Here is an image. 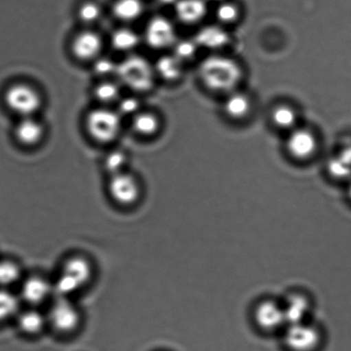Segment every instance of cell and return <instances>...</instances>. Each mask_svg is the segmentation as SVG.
I'll return each instance as SVG.
<instances>
[{
	"label": "cell",
	"instance_id": "1",
	"mask_svg": "<svg viewBox=\"0 0 351 351\" xmlns=\"http://www.w3.org/2000/svg\"><path fill=\"white\" fill-rule=\"evenodd\" d=\"M94 276L91 261L82 254L67 258L53 280L54 298H71L84 291Z\"/></svg>",
	"mask_w": 351,
	"mask_h": 351
},
{
	"label": "cell",
	"instance_id": "2",
	"mask_svg": "<svg viewBox=\"0 0 351 351\" xmlns=\"http://www.w3.org/2000/svg\"><path fill=\"white\" fill-rule=\"evenodd\" d=\"M199 71L203 84L210 90L218 93L231 91L242 77L239 64L223 55L206 58L199 65Z\"/></svg>",
	"mask_w": 351,
	"mask_h": 351
},
{
	"label": "cell",
	"instance_id": "3",
	"mask_svg": "<svg viewBox=\"0 0 351 351\" xmlns=\"http://www.w3.org/2000/svg\"><path fill=\"white\" fill-rule=\"evenodd\" d=\"M48 326L60 335H71L82 324V315L71 298H54L47 312Z\"/></svg>",
	"mask_w": 351,
	"mask_h": 351
},
{
	"label": "cell",
	"instance_id": "4",
	"mask_svg": "<svg viewBox=\"0 0 351 351\" xmlns=\"http://www.w3.org/2000/svg\"><path fill=\"white\" fill-rule=\"evenodd\" d=\"M117 77L124 85L137 92L150 90L154 84V71L146 58L130 56L118 64Z\"/></svg>",
	"mask_w": 351,
	"mask_h": 351
},
{
	"label": "cell",
	"instance_id": "5",
	"mask_svg": "<svg viewBox=\"0 0 351 351\" xmlns=\"http://www.w3.org/2000/svg\"><path fill=\"white\" fill-rule=\"evenodd\" d=\"M88 132L98 142H112L122 129V119L118 113L111 110L100 108L89 112L86 119Z\"/></svg>",
	"mask_w": 351,
	"mask_h": 351
},
{
	"label": "cell",
	"instance_id": "6",
	"mask_svg": "<svg viewBox=\"0 0 351 351\" xmlns=\"http://www.w3.org/2000/svg\"><path fill=\"white\" fill-rule=\"evenodd\" d=\"M284 341L291 351H315L321 342V332L308 322L288 325L284 329Z\"/></svg>",
	"mask_w": 351,
	"mask_h": 351
},
{
	"label": "cell",
	"instance_id": "7",
	"mask_svg": "<svg viewBox=\"0 0 351 351\" xmlns=\"http://www.w3.org/2000/svg\"><path fill=\"white\" fill-rule=\"evenodd\" d=\"M110 199L117 206L131 208L139 202L141 186L134 176L124 173L111 176L108 185Z\"/></svg>",
	"mask_w": 351,
	"mask_h": 351
},
{
	"label": "cell",
	"instance_id": "8",
	"mask_svg": "<svg viewBox=\"0 0 351 351\" xmlns=\"http://www.w3.org/2000/svg\"><path fill=\"white\" fill-rule=\"evenodd\" d=\"M19 287L17 294L23 304L27 307L40 308V306L51 302L54 298L53 280L41 275L24 278Z\"/></svg>",
	"mask_w": 351,
	"mask_h": 351
},
{
	"label": "cell",
	"instance_id": "9",
	"mask_svg": "<svg viewBox=\"0 0 351 351\" xmlns=\"http://www.w3.org/2000/svg\"><path fill=\"white\" fill-rule=\"evenodd\" d=\"M5 102L13 112L26 118L36 112L41 105L38 92L25 84H16L10 87L5 94Z\"/></svg>",
	"mask_w": 351,
	"mask_h": 351
},
{
	"label": "cell",
	"instance_id": "10",
	"mask_svg": "<svg viewBox=\"0 0 351 351\" xmlns=\"http://www.w3.org/2000/svg\"><path fill=\"white\" fill-rule=\"evenodd\" d=\"M253 319L258 328L264 332H276L287 326L283 304L271 299H266L256 305Z\"/></svg>",
	"mask_w": 351,
	"mask_h": 351
},
{
	"label": "cell",
	"instance_id": "11",
	"mask_svg": "<svg viewBox=\"0 0 351 351\" xmlns=\"http://www.w3.org/2000/svg\"><path fill=\"white\" fill-rule=\"evenodd\" d=\"M146 43L154 49H163L175 43L177 36L173 24L163 16H156L148 23Z\"/></svg>",
	"mask_w": 351,
	"mask_h": 351
},
{
	"label": "cell",
	"instance_id": "12",
	"mask_svg": "<svg viewBox=\"0 0 351 351\" xmlns=\"http://www.w3.org/2000/svg\"><path fill=\"white\" fill-rule=\"evenodd\" d=\"M15 321L19 331L29 337L40 335L48 326L46 312L41 311L40 308L21 309Z\"/></svg>",
	"mask_w": 351,
	"mask_h": 351
},
{
	"label": "cell",
	"instance_id": "13",
	"mask_svg": "<svg viewBox=\"0 0 351 351\" xmlns=\"http://www.w3.org/2000/svg\"><path fill=\"white\" fill-rule=\"evenodd\" d=\"M286 147L288 154L297 160H307L317 149L314 134L308 130H297L288 137Z\"/></svg>",
	"mask_w": 351,
	"mask_h": 351
},
{
	"label": "cell",
	"instance_id": "14",
	"mask_svg": "<svg viewBox=\"0 0 351 351\" xmlns=\"http://www.w3.org/2000/svg\"><path fill=\"white\" fill-rule=\"evenodd\" d=\"M287 326L308 322L312 304L307 295L295 292L286 298L283 304Z\"/></svg>",
	"mask_w": 351,
	"mask_h": 351
},
{
	"label": "cell",
	"instance_id": "15",
	"mask_svg": "<svg viewBox=\"0 0 351 351\" xmlns=\"http://www.w3.org/2000/svg\"><path fill=\"white\" fill-rule=\"evenodd\" d=\"M102 47V41L98 34L84 31L76 36L72 43V51L80 60H89L98 56Z\"/></svg>",
	"mask_w": 351,
	"mask_h": 351
},
{
	"label": "cell",
	"instance_id": "16",
	"mask_svg": "<svg viewBox=\"0 0 351 351\" xmlns=\"http://www.w3.org/2000/svg\"><path fill=\"white\" fill-rule=\"evenodd\" d=\"M195 43L207 49H219L229 43V36L226 30L218 26H206L196 34Z\"/></svg>",
	"mask_w": 351,
	"mask_h": 351
},
{
	"label": "cell",
	"instance_id": "17",
	"mask_svg": "<svg viewBox=\"0 0 351 351\" xmlns=\"http://www.w3.org/2000/svg\"><path fill=\"white\" fill-rule=\"evenodd\" d=\"M204 0H178L175 3V13L181 22L192 24L199 22L205 16Z\"/></svg>",
	"mask_w": 351,
	"mask_h": 351
},
{
	"label": "cell",
	"instance_id": "18",
	"mask_svg": "<svg viewBox=\"0 0 351 351\" xmlns=\"http://www.w3.org/2000/svg\"><path fill=\"white\" fill-rule=\"evenodd\" d=\"M44 130L43 125L36 120L27 117L19 123L16 129L17 140L23 145H36L43 138Z\"/></svg>",
	"mask_w": 351,
	"mask_h": 351
},
{
	"label": "cell",
	"instance_id": "19",
	"mask_svg": "<svg viewBox=\"0 0 351 351\" xmlns=\"http://www.w3.org/2000/svg\"><path fill=\"white\" fill-rule=\"evenodd\" d=\"M22 304L19 294L9 289L0 288V323L15 319Z\"/></svg>",
	"mask_w": 351,
	"mask_h": 351
},
{
	"label": "cell",
	"instance_id": "20",
	"mask_svg": "<svg viewBox=\"0 0 351 351\" xmlns=\"http://www.w3.org/2000/svg\"><path fill=\"white\" fill-rule=\"evenodd\" d=\"M22 267L16 261L10 259L0 260V288L12 290L19 287L23 281Z\"/></svg>",
	"mask_w": 351,
	"mask_h": 351
},
{
	"label": "cell",
	"instance_id": "21",
	"mask_svg": "<svg viewBox=\"0 0 351 351\" xmlns=\"http://www.w3.org/2000/svg\"><path fill=\"white\" fill-rule=\"evenodd\" d=\"M251 102L245 95L235 93L230 95L225 102V112L229 118L240 119L249 114Z\"/></svg>",
	"mask_w": 351,
	"mask_h": 351
},
{
	"label": "cell",
	"instance_id": "22",
	"mask_svg": "<svg viewBox=\"0 0 351 351\" xmlns=\"http://www.w3.org/2000/svg\"><path fill=\"white\" fill-rule=\"evenodd\" d=\"M113 10L117 19L131 22L142 15L144 5L141 0H117Z\"/></svg>",
	"mask_w": 351,
	"mask_h": 351
},
{
	"label": "cell",
	"instance_id": "23",
	"mask_svg": "<svg viewBox=\"0 0 351 351\" xmlns=\"http://www.w3.org/2000/svg\"><path fill=\"white\" fill-rule=\"evenodd\" d=\"M156 70L158 75L165 80H178L183 71L182 61L174 55H167L158 60Z\"/></svg>",
	"mask_w": 351,
	"mask_h": 351
},
{
	"label": "cell",
	"instance_id": "24",
	"mask_svg": "<svg viewBox=\"0 0 351 351\" xmlns=\"http://www.w3.org/2000/svg\"><path fill=\"white\" fill-rule=\"evenodd\" d=\"M139 43V37L132 29H120L116 30L112 36V45L116 50L130 51Z\"/></svg>",
	"mask_w": 351,
	"mask_h": 351
},
{
	"label": "cell",
	"instance_id": "25",
	"mask_svg": "<svg viewBox=\"0 0 351 351\" xmlns=\"http://www.w3.org/2000/svg\"><path fill=\"white\" fill-rule=\"evenodd\" d=\"M133 125L135 132L142 136H152L159 128V122L151 113H139L134 117Z\"/></svg>",
	"mask_w": 351,
	"mask_h": 351
},
{
	"label": "cell",
	"instance_id": "26",
	"mask_svg": "<svg viewBox=\"0 0 351 351\" xmlns=\"http://www.w3.org/2000/svg\"><path fill=\"white\" fill-rule=\"evenodd\" d=\"M274 125L281 129L291 128L297 122V113L288 106H280L275 108L271 114Z\"/></svg>",
	"mask_w": 351,
	"mask_h": 351
},
{
	"label": "cell",
	"instance_id": "27",
	"mask_svg": "<svg viewBox=\"0 0 351 351\" xmlns=\"http://www.w3.org/2000/svg\"><path fill=\"white\" fill-rule=\"evenodd\" d=\"M120 95L119 86L113 82H104L95 89L96 99L102 103H112L119 99Z\"/></svg>",
	"mask_w": 351,
	"mask_h": 351
},
{
	"label": "cell",
	"instance_id": "28",
	"mask_svg": "<svg viewBox=\"0 0 351 351\" xmlns=\"http://www.w3.org/2000/svg\"><path fill=\"white\" fill-rule=\"evenodd\" d=\"M126 163V156L120 151H115L109 154L105 160V168L110 175L113 176L124 173V167Z\"/></svg>",
	"mask_w": 351,
	"mask_h": 351
},
{
	"label": "cell",
	"instance_id": "29",
	"mask_svg": "<svg viewBox=\"0 0 351 351\" xmlns=\"http://www.w3.org/2000/svg\"><path fill=\"white\" fill-rule=\"evenodd\" d=\"M198 47L194 40H179L175 43L174 55L182 62L190 60L195 56Z\"/></svg>",
	"mask_w": 351,
	"mask_h": 351
},
{
	"label": "cell",
	"instance_id": "30",
	"mask_svg": "<svg viewBox=\"0 0 351 351\" xmlns=\"http://www.w3.org/2000/svg\"><path fill=\"white\" fill-rule=\"evenodd\" d=\"M102 15V10L94 2L84 3L78 10L79 19L85 23L96 22Z\"/></svg>",
	"mask_w": 351,
	"mask_h": 351
},
{
	"label": "cell",
	"instance_id": "31",
	"mask_svg": "<svg viewBox=\"0 0 351 351\" xmlns=\"http://www.w3.org/2000/svg\"><path fill=\"white\" fill-rule=\"evenodd\" d=\"M216 19L223 23L235 22L239 16L238 9L233 3H223L218 7L216 12Z\"/></svg>",
	"mask_w": 351,
	"mask_h": 351
},
{
	"label": "cell",
	"instance_id": "32",
	"mask_svg": "<svg viewBox=\"0 0 351 351\" xmlns=\"http://www.w3.org/2000/svg\"><path fill=\"white\" fill-rule=\"evenodd\" d=\"M328 171L333 177L338 178H346L351 173V165L339 156L330 161Z\"/></svg>",
	"mask_w": 351,
	"mask_h": 351
},
{
	"label": "cell",
	"instance_id": "33",
	"mask_svg": "<svg viewBox=\"0 0 351 351\" xmlns=\"http://www.w3.org/2000/svg\"><path fill=\"white\" fill-rule=\"evenodd\" d=\"M117 66L115 62L108 58H102L95 61L94 64V71L96 75L100 77H105L113 73H116Z\"/></svg>",
	"mask_w": 351,
	"mask_h": 351
},
{
	"label": "cell",
	"instance_id": "34",
	"mask_svg": "<svg viewBox=\"0 0 351 351\" xmlns=\"http://www.w3.org/2000/svg\"><path fill=\"white\" fill-rule=\"evenodd\" d=\"M140 103L136 98L128 97L123 99L120 102L119 109L124 115L134 114L139 111Z\"/></svg>",
	"mask_w": 351,
	"mask_h": 351
},
{
	"label": "cell",
	"instance_id": "35",
	"mask_svg": "<svg viewBox=\"0 0 351 351\" xmlns=\"http://www.w3.org/2000/svg\"><path fill=\"white\" fill-rule=\"evenodd\" d=\"M161 2L164 3H177L178 0H160Z\"/></svg>",
	"mask_w": 351,
	"mask_h": 351
},
{
	"label": "cell",
	"instance_id": "36",
	"mask_svg": "<svg viewBox=\"0 0 351 351\" xmlns=\"http://www.w3.org/2000/svg\"><path fill=\"white\" fill-rule=\"evenodd\" d=\"M348 193H349L350 199H351V184L350 185Z\"/></svg>",
	"mask_w": 351,
	"mask_h": 351
},
{
	"label": "cell",
	"instance_id": "37",
	"mask_svg": "<svg viewBox=\"0 0 351 351\" xmlns=\"http://www.w3.org/2000/svg\"><path fill=\"white\" fill-rule=\"evenodd\" d=\"M211 1L218 2V1H223V0H211Z\"/></svg>",
	"mask_w": 351,
	"mask_h": 351
}]
</instances>
